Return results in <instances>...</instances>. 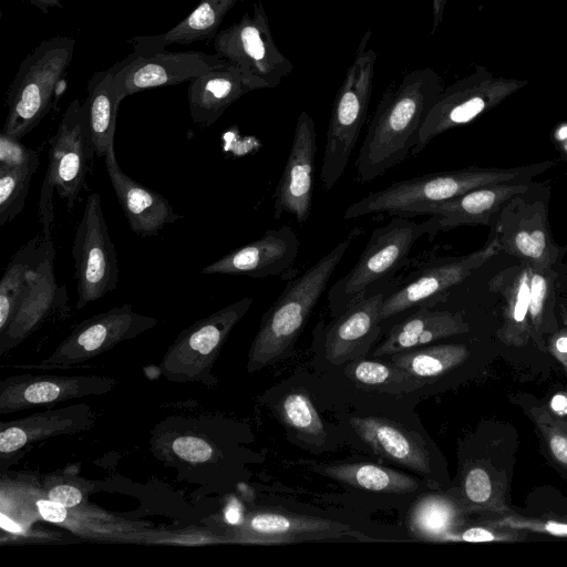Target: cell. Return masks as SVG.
Returning a JSON list of instances; mask_svg holds the SVG:
<instances>
[{
    "instance_id": "1",
    "label": "cell",
    "mask_w": 567,
    "mask_h": 567,
    "mask_svg": "<svg viewBox=\"0 0 567 567\" xmlns=\"http://www.w3.org/2000/svg\"><path fill=\"white\" fill-rule=\"evenodd\" d=\"M439 94V78L429 68L411 71L383 94L354 162L361 183L381 176L412 153Z\"/></svg>"
},
{
    "instance_id": "2",
    "label": "cell",
    "mask_w": 567,
    "mask_h": 567,
    "mask_svg": "<svg viewBox=\"0 0 567 567\" xmlns=\"http://www.w3.org/2000/svg\"><path fill=\"white\" fill-rule=\"evenodd\" d=\"M554 165L547 161L514 168H481L429 173L410 179L396 181L388 187L372 192L346 209V220L374 214L415 217L429 206L442 203L473 189L504 183L529 182Z\"/></svg>"
},
{
    "instance_id": "3",
    "label": "cell",
    "mask_w": 567,
    "mask_h": 567,
    "mask_svg": "<svg viewBox=\"0 0 567 567\" xmlns=\"http://www.w3.org/2000/svg\"><path fill=\"white\" fill-rule=\"evenodd\" d=\"M361 233L360 228L351 230L285 288L261 319L248 353V372H256L274 363L290 350L307 324L336 268Z\"/></svg>"
},
{
    "instance_id": "4",
    "label": "cell",
    "mask_w": 567,
    "mask_h": 567,
    "mask_svg": "<svg viewBox=\"0 0 567 567\" xmlns=\"http://www.w3.org/2000/svg\"><path fill=\"white\" fill-rule=\"evenodd\" d=\"M368 30L336 94L327 131L320 179L329 192L346 172L367 118L378 54Z\"/></svg>"
},
{
    "instance_id": "5",
    "label": "cell",
    "mask_w": 567,
    "mask_h": 567,
    "mask_svg": "<svg viewBox=\"0 0 567 567\" xmlns=\"http://www.w3.org/2000/svg\"><path fill=\"white\" fill-rule=\"evenodd\" d=\"M74 47L72 37H51L22 60L7 92L4 133L20 140L48 114L56 86L72 62Z\"/></svg>"
},
{
    "instance_id": "6",
    "label": "cell",
    "mask_w": 567,
    "mask_h": 567,
    "mask_svg": "<svg viewBox=\"0 0 567 567\" xmlns=\"http://www.w3.org/2000/svg\"><path fill=\"white\" fill-rule=\"evenodd\" d=\"M427 233V221L392 216L386 225L373 229L355 265L328 291L332 317L391 284L404 266L416 240Z\"/></svg>"
},
{
    "instance_id": "7",
    "label": "cell",
    "mask_w": 567,
    "mask_h": 567,
    "mask_svg": "<svg viewBox=\"0 0 567 567\" xmlns=\"http://www.w3.org/2000/svg\"><path fill=\"white\" fill-rule=\"evenodd\" d=\"M95 151L87 130L83 103L74 99L63 113L55 134L50 138L49 165L43 179L38 216L43 234L52 233V196L58 192L69 209L84 186Z\"/></svg>"
},
{
    "instance_id": "8",
    "label": "cell",
    "mask_w": 567,
    "mask_h": 567,
    "mask_svg": "<svg viewBox=\"0 0 567 567\" xmlns=\"http://www.w3.org/2000/svg\"><path fill=\"white\" fill-rule=\"evenodd\" d=\"M251 303L252 298L244 297L184 329L164 354L161 373L173 382L215 384L213 365Z\"/></svg>"
},
{
    "instance_id": "9",
    "label": "cell",
    "mask_w": 567,
    "mask_h": 567,
    "mask_svg": "<svg viewBox=\"0 0 567 567\" xmlns=\"http://www.w3.org/2000/svg\"><path fill=\"white\" fill-rule=\"evenodd\" d=\"M213 47L219 58L259 79L267 89L277 87L292 71V63L274 41L261 0L254 3L251 13L220 30Z\"/></svg>"
},
{
    "instance_id": "10",
    "label": "cell",
    "mask_w": 567,
    "mask_h": 567,
    "mask_svg": "<svg viewBox=\"0 0 567 567\" xmlns=\"http://www.w3.org/2000/svg\"><path fill=\"white\" fill-rule=\"evenodd\" d=\"M157 323L156 318L135 312L128 303L113 307L81 321L48 358L22 368L69 369L136 338Z\"/></svg>"
},
{
    "instance_id": "11",
    "label": "cell",
    "mask_w": 567,
    "mask_h": 567,
    "mask_svg": "<svg viewBox=\"0 0 567 567\" xmlns=\"http://www.w3.org/2000/svg\"><path fill=\"white\" fill-rule=\"evenodd\" d=\"M72 257L78 281L76 309L116 289L118 267L114 244L104 218L101 196L92 193L76 227Z\"/></svg>"
},
{
    "instance_id": "12",
    "label": "cell",
    "mask_w": 567,
    "mask_h": 567,
    "mask_svg": "<svg viewBox=\"0 0 567 567\" xmlns=\"http://www.w3.org/2000/svg\"><path fill=\"white\" fill-rule=\"evenodd\" d=\"M499 251L498 239L494 236L476 251L415 271L401 286L395 284L385 296L380 313L382 322L409 310L435 305Z\"/></svg>"
},
{
    "instance_id": "13",
    "label": "cell",
    "mask_w": 567,
    "mask_h": 567,
    "mask_svg": "<svg viewBox=\"0 0 567 567\" xmlns=\"http://www.w3.org/2000/svg\"><path fill=\"white\" fill-rule=\"evenodd\" d=\"M495 219V237L501 251L514 256L532 269L546 270L557 261L559 248L553 240L546 204L518 194Z\"/></svg>"
},
{
    "instance_id": "14",
    "label": "cell",
    "mask_w": 567,
    "mask_h": 567,
    "mask_svg": "<svg viewBox=\"0 0 567 567\" xmlns=\"http://www.w3.org/2000/svg\"><path fill=\"white\" fill-rule=\"evenodd\" d=\"M226 63L216 53L200 51L171 52L133 50L111 70L118 97L123 99L147 89L176 85Z\"/></svg>"
},
{
    "instance_id": "15",
    "label": "cell",
    "mask_w": 567,
    "mask_h": 567,
    "mask_svg": "<svg viewBox=\"0 0 567 567\" xmlns=\"http://www.w3.org/2000/svg\"><path fill=\"white\" fill-rule=\"evenodd\" d=\"M43 235L38 261L29 274L27 288L16 311L0 331V355L19 346L48 319L66 307L65 287H60L54 275V246L51 235Z\"/></svg>"
},
{
    "instance_id": "16",
    "label": "cell",
    "mask_w": 567,
    "mask_h": 567,
    "mask_svg": "<svg viewBox=\"0 0 567 567\" xmlns=\"http://www.w3.org/2000/svg\"><path fill=\"white\" fill-rule=\"evenodd\" d=\"M115 385L116 380L101 375H12L0 382V414L102 395Z\"/></svg>"
},
{
    "instance_id": "17",
    "label": "cell",
    "mask_w": 567,
    "mask_h": 567,
    "mask_svg": "<svg viewBox=\"0 0 567 567\" xmlns=\"http://www.w3.org/2000/svg\"><path fill=\"white\" fill-rule=\"evenodd\" d=\"M352 536L365 538L349 526L326 518L284 513L281 511H257L246 515L229 536V542L239 544L278 545Z\"/></svg>"
},
{
    "instance_id": "18",
    "label": "cell",
    "mask_w": 567,
    "mask_h": 567,
    "mask_svg": "<svg viewBox=\"0 0 567 567\" xmlns=\"http://www.w3.org/2000/svg\"><path fill=\"white\" fill-rule=\"evenodd\" d=\"M317 130L311 115L302 111L295 126L291 147L275 189V219L284 213L306 221L311 214Z\"/></svg>"
},
{
    "instance_id": "19",
    "label": "cell",
    "mask_w": 567,
    "mask_h": 567,
    "mask_svg": "<svg viewBox=\"0 0 567 567\" xmlns=\"http://www.w3.org/2000/svg\"><path fill=\"white\" fill-rule=\"evenodd\" d=\"M393 282L369 293L344 309L326 327L323 350L326 359L340 365L362 359L381 332V306Z\"/></svg>"
},
{
    "instance_id": "20",
    "label": "cell",
    "mask_w": 567,
    "mask_h": 567,
    "mask_svg": "<svg viewBox=\"0 0 567 567\" xmlns=\"http://www.w3.org/2000/svg\"><path fill=\"white\" fill-rule=\"evenodd\" d=\"M299 239L289 226L268 229L251 243L226 254L202 269L204 275H238L266 278L286 271L296 260Z\"/></svg>"
},
{
    "instance_id": "21",
    "label": "cell",
    "mask_w": 567,
    "mask_h": 567,
    "mask_svg": "<svg viewBox=\"0 0 567 567\" xmlns=\"http://www.w3.org/2000/svg\"><path fill=\"white\" fill-rule=\"evenodd\" d=\"M529 189L526 182L484 186L452 199L433 204L421 216H429L427 235L433 238L440 231L460 226H486L506 203Z\"/></svg>"
},
{
    "instance_id": "22",
    "label": "cell",
    "mask_w": 567,
    "mask_h": 567,
    "mask_svg": "<svg viewBox=\"0 0 567 567\" xmlns=\"http://www.w3.org/2000/svg\"><path fill=\"white\" fill-rule=\"evenodd\" d=\"M96 415L91 406L81 403L49 409L24 417L0 422V460L9 458L33 443L84 432L94 426Z\"/></svg>"
},
{
    "instance_id": "23",
    "label": "cell",
    "mask_w": 567,
    "mask_h": 567,
    "mask_svg": "<svg viewBox=\"0 0 567 567\" xmlns=\"http://www.w3.org/2000/svg\"><path fill=\"white\" fill-rule=\"evenodd\" d=\"M260 89H267L264 82L226 61L189 81L187 100L190 117L198 125L210 126L235 101Z\"/></svg>"
},
{
    "instance_id": "24",
    "label": "cell",
    "mask_w": 567,
    "mask_h": 567,
    "mask_svg": "<svg viewBox=\"0 0 567 567\" xmlns=\"http://www.w3.org/2000/svg\"><path fill=\"white\" fill-rule=\"evenodd\" d=\"M104 159L111 185L131 229L136 235H156L165 225L183 217L174 212L163 195L145 187L122 171L115 156L114 144L107 150Z\"/></svg>"
},
{
    "instance_id": "25",
    "label": "cell",
    "mask_w": 567,
    "mask_h": 567,
    "mask_svg": "<svg viewBox=\"0 0 567 567\" xmlns=\"http://www.w3.org/2000/svg\"><path fill=\"white\" fill-rule=\"evenodd\" d=\"M27 514L37 518L61 525L82 537L100 540L137 539L148 532H141L142 526L121 520L114 516L92 511L87 505L69 508L44 497L39 491L35 496L27 495Z\"/></svg>"
},
{
    "instance_id": "26",
    "label": "cell",
    "mask_w": 567,
    "mask_h": 567,
    "mask_svg": "<svg viewBox=\"0 0 567 567\" xmlns=\"http://www.w3.org/2000/svg\"><path fill=\"white\" fill-rule=\"evenodd\" d=\"M357 434L379 455L421 474L431 472L423 440L384 417H351Z\"/></svg>"
},
{
    "instance_id": "27",
    "label": "cell",
    "mask_w": 567,
    "mask_h": 567,
    "mask_svg": "<svg viewBox=\"0 0 567 567\" xmlns=\"http://www.w3.org/2000/svg\"><path fill=\"white\" fill-rule=\"evenodd\" d=\"M467 330L461 313L420 307L392 326L386 338L373 350V355H392Z\"/></svg>"
},
{
    "instance_id": "28",
    "label": "cell",
    "mask_w": 567,
    "mask_h": 567,
    "mask_svg": "<svg viewBox=\"0 0 567 567\" xmlns=\"http://www.w3.org/2000/svg\"><path fill=\"white\" fill-rule=\"evenodd\" d=\"M239 0H200L194 10L167 32L154 35H136L128 40L133 50L153 52L172 44H189L210 40L233 7Z\"/></svg>"
},
{
    "instance_id": "29",
    "label": "cell",
    "mask_w": 567,
    "mask_h": 567,
    "mask_svg": "<svg viewBox=\"0 0 567 567\" xmlns=\"http://www.w3.org/2000/svg\"><path fill=\"white\" fill-rule=\"evenodd\" d=\"M86 91L83 107L87 130L95 155L105 156L110 146L114 144L117 109L122 102L111 68L96 71L89 80Z\"/></svg>"
},
{
    "instance_id": "30",
    "label": "cell",
    "mask_w": 567,
    "mask_h": 567,
    "mask_svg": "<svg viewBox=\"0 0 567 567\" xmlns=\"http://www.w3.org/2000/svg\"><path fill=\"white\" fill-rule=\"evenodd\" d=\"M316 471L350 486L378 493L406 494L420 487L413 476L371 463L324 465Z\"/></svg>"
},
{
    "instance_id": "31",
    "label": "cell",
    "mask_w": 567,
    "mask_h": 567,
    "mask_svg": "<svg viewBox=\"0 0 567 567\" xmlns=\"http://www.w3.org/2000/svg\"><path fill=\"white\" fill-rule=\"evenodd\" d=\"M43 235L37 234L9 261L0 281V331L12 318L29 280V274L39 259Z\"/></svg>"
},
{
    "instance_id": "32",
    "label": "cell",
    "mask_w": 567,
    "mask_h": 567,
    "mask_svg": "<svg viewBox=\"0 0 567 567\" xmlns=\"http://www.w3.org/2000/svg\"><path fill=\"white\" fill-rule=\"evenodd\" d=\"M462 344L419 347L390 355V362L419 380L440 377L462 363L467 357Z\"/></svg>"
},
{
    "instance_id": "33",
    "label": "cell",
    "mask_w": 567,
    "mask_h": 567,
    "mask_svg": "<svg viewBox=\"0 0 567 567\" xmlns=\"http://www.w3.org/2000/svg\"><path fill=\"white\" fill-rule=\"evenodd\" d=\"M344 374L360 386L393 394L411 392L425 384L392 362L357 359L346 365Z\"/></svg>"
},
{
    "instance_id": "34",
    "label": "cell",
    "mask_w": 567,
    "mask_h": 567,
    "mask_svg": "<svg viewBox=\"0 0 567 567\" xmlns=\"http://www.w3.org/2000/svg\"><path fill=\"white\" fill-rule=\"evenodd\" d=\"M455 518V507L446 497L427 494L413 504L408 526L412 536L437 542L449 538Z\"/></svg>"
},
{
    "instance_id": "35",
    "label": "cell",
    "mask_w": 567,
    "mask_h": 567,
    "mask_svg": "<svg viewBox=\"0 0 567 567\" xmlns=\"http://www.w3.org/2000/svg\"><path fill=\"white\" fill-rule=\"evenodd\" d=\"M530 268L524 264L505 269L489 281V288L506 301V318L514 330L525 331L529 309Z\"/></svg>"
},
{
    "instance_id": "36",
    "label": "cell",
    "mask_w": 567,
    "mask_h": 567,
    "mask_svg": "<svg viewBox=\"0 0 567 567\" xmlns=\"http://www.w3.org/2000/svg\"><path fill=\"white\" fill-rule=\"evenodd\" d=\"M39 163L23 168H0V227L14 219L24 208L31 178Z\"/></svg>"
},
{
    "instance_id": "37",
    "label": "cell",
    "mask_w": 567,
    "mask_h": 567,
    "mask_svg": "<svg viewBox=\"0 0 567 567\" xmlns=\"http://www.w3.org/2000/svg\"><path fill=\"white\" fill-rule=\"evenodd\" d=\"M282 421L295 431L324 441L323 423L309 396L303 392L287 394L280 404Z\"/></svg>"
},
{
    "instance_id": "38",
    "label": "cell",
    "mask_w": 567,
    "mask_h": 567,
    "mask_svg": "<svg viewBox=\"0 0 567 567\" xmlns=\"http://www.w3.org/2000/svg\"><path fill=\"white\" fill-rule=\"evenodd\" d=\"M90 488V482L61 475L47 478L41 493L52 502L74 508L86 505Z\"/></svg>"
},
{
    "instance_id": "39",
    "label": "cell",
    "mask_w": 567,
    "mask_h": 567,
    "mask_svg": "<svg viewBox=\"0 0 567 567\" xmlns=\"http://www.w3.org/2000/svg\"><path fill=\"white\" fill-rule=\"evenodd\" d=\"M555 272L550 269L530 268V292L528 316L535 326L543 322L546 309L551 306Z\"/></svg>"
},
{
    "instance_id": "40",
    "label": "cell",
    "mask_w": 567,
    "mask_h": 567,
    "mask_svg": "<svg viewBox=\"0 0 567 567\" xmlns=\"http://www.w3.org/2000/svg\"><path fill=\"white\" fill-rule=\"evenodd\" d=\"M39 163L38 152L25 147L16 138L3 131L0 133V168H23Z\"/></svg>"
},
{
    "instance_id": "41",
    "label": "cell",
    "mask_w": 567,
    "mask_h": 567,
    "mask_svg": "<svg viewBox=\"0 0 567 567\" xmlns=\"http://www.w3.org/2000/svg\"><path fill=\"white\" fill-rule=\"evenodd\" d=\"M464 489L472 503H485L492 494V484L486 471L481 467L472 468L465 477Z\"/></svg>"
},
{
    "instance_id": "42",
    "label": "cell",
    "mask_w": 567,
    "mask_h": 567,
    "mask_svg": "<svg viewBox=\"0 0 567 567\" xmlns=\"http://www.w3.org/2000/svg\"><path fill=\"white\" fill-rule=\"evenodd\" d=\"M460 538L463 542L481 543V542H493L496 536L488 529L483 527H472L462 533Z\"/></svg>"
},
{
    "instance_id": "43",
    "label": "cell",
    "mask_w": 567,
    "mask_h": 567,
    "mask_svg": "<svg viewBox=\"0 0 567 567\" xmlns=\"http://www.w3.org/2000/svg\"><path fill=\"white\" fill-rule=\"evenodd\" d=\"M549 445L555 457L567 465V436L554 435Z\"/></svg>"
},
{
    "instance_id": "44",
    "label": "cell",
    "mask_w": 567,
    "mask_h": 567,
    "mask_svg": "<svg viewBox=\"0 0 567 567\" xmlns=\"http://www.w3.org/2000/svg\"><path fill=\"white\" fill-rule=\"evenodd\" d=\"M535 528L555 536H567V524L564 523L547 522L536 525Z\"/></svg>"
},
{
    "instance_id": "45",
    "label": "cell",
    "mask_w": 567,
    "mask_h": 567,
    "mask_svg": "<svg viewBox=\"0 0 567 567\" xmlns=\"http://www.w3.org/2000/svg\"><path fill=\"white\" fill-rule=\"evenodd\" d=\"M30 4L38 8L42 13H48L51 9H61L60 0H27Z\"/></svg>"
},
{
    "instance_id": "46",
    "label": "cell",
    "mask_w": 567,
    "mask_h": 567,
    "mask_svg": "<svg viewBox=\"0 0 567 567\" xmlns=\"http://www.w3.org/2000/svg\"><path fill=\"white\" fill-rule=\"evenodd\" d=\"M550 405L554 411L565 413L567 412V398L563 394H557L553 398Z\"/></svg>"
},
{
    "instance_id": "47",
    "label": "cell",
    "mask_w": 567,
    "mask_h": 567,
    "mask_svg": "<svg viewBox=\"0 0 567 567\" xmlns=\"http://www.w3.org/2000/svg\"><path fill=\"white\" fill-rule=\"evenodd\" d=\"M445 0H432V11H433V28L435 29L441 21L442 11L444 8Z\"/></svg>"
},
{
    "instance_id": "48",
    "label": "cell",
    "mask_w": 567,
    "mask_h": 567,
    "mask_svg": "<svg viewBox=\"0 0 567 567\" xmlns=\"http://www.w3.org/2000/svg\"><path fill=\"white\" fill-rule=\"evenodd\" d=\"M555 347L560 353H567V336L559 337L555 342Z\"/></svg>"
},
{
    "instance_id": "49",
    "label": "cell",
    "mask_w": 567,
    "mask_h": 567,
    "mask_svg": "<svg viewBox=\"0 0 567 567\" xmlns=\"http://www.w3.org/2000/svg\"><path fill=\"white\" fill-rule=\"evenodd\" d=\"M557 138L561 141L563 147L567 153V125L559 128L557 133Z\"/></svg>"
}]
</instances>
